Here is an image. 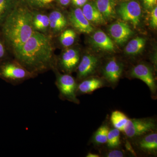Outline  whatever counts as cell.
Listing matches in <instances>:
<instances>
[{
  "instance_id": "obj_1",
  "label": "cell",
  "mask_w": 157,
  "mask_h": 157,
  "mask_svg": "<svg viewBox=\"0 0 157 157\" xmlns=\"http://www.w3.org/2000/svg\"><path fill=\"white\" fill-rule=\"evenodd\" d=\"M14 53L15 60L35 75L56 68L50 37L40 32L35 31Z\"/></svg>"
},
{
  "instance_id": "obj_2",
  "label": "cell",
  "mask_w": 157,
  "mask_h": 157,
  "mask_svg": "<svg viewBox=\"0 0 157 157\" xmlns=\"http://www.w3.org/2000/svg\"><path fill=\"white\" fill-rule=\"evenodd\" d=\"M33 18V12L27 7L17 4L4 21L2 25L3 36L13 50L26 42L36 31Z\"/></svg>"
},
{
  "instance_id": "obj_3",
  "label": "cell",
  "mask_w": 157,
  "mask_h": 157,
  "mask_svg": "<svg viewBox=\"0 0 157 157\" xmlns=\"http://www.w3.org/2000/svg\"><path fill=\"white\" fill-rule=\"evenodd\" d=\"M36 76L16 60L7 61L0 63V78L13 85L20 84Z\"/></svg>"
},
{
  "instance_id": "obj_4",
  "label": "cell",
  "mask_w": 157,
  "mask_h": 157,
  "mask_svg": "<svg viewBox=\"0 0 157 157\" xmlns=\"http://www.w3.org/2000/svg\"><path fill=\"white\" fill-rule=\"evenodd\" d=\"M156 119L154 117L129 118L123 133L129 140L150 132L156 131Z\"/></svg>"
},
{
  "instance_id": "obj_5",
  "label": "cell",
  "mask_w": 157,
  "mask_h": 157,
  "mask_svg": "<svg viewBox=\"0 0 157 157\" xmlns=\"http://www.w3.org/2000/svg\"><path fill=\"white\" fill-rule=\"evenodd\" d=\"M56 72L55 84L59 92V98L63 101H67L74 104H80L77 98V88L78 82L70 74H61Z\"/></svg>"
},
{
  "instance_id": "obj_6",
  "label": "cell",
  "mask_w": 157,
  "mask_h": 157,
  "mask_svg": "<svg viewBox=\"0 0 157 157\" xmlns=\"http://www.w3.org/2000/svg\"><path fill=\"white\" fill-rule=\"evenodd\" d=\"M133 149L137 153L144 155H157V132H150L130 140Z\"/></svg>"
},
{
  "instance_id": "obj_7",
  "label": "cell",
  "mask_w": 157,
  "mask_h": 157,
  "mask_svg": "<svg viewBox=\"0 0 157 157\" xmlns=\"http://www.w3.org/2000/svg\"><path fill=\"white\" fill-rule=\"evenodd\" d=\"M129 76L143 81L149 89L151 98L157 99V86L152 68L144 63L137 64L130 70Z\"/></svg>"
},
{
  "instance_id": "obj_8",
  "label": "cell",
  "mask_w": 157,
  "mask_h": 157,
  "mask_svg": "<svg viewBox=\"0 0 157 157\" xmlns=\"http://www.w3.org/2000/svg\"><path fill=\"white\" fill-rule=\"evenodd\" d=\"M124 70V65L117 59L108 60L102 68L103 78L109 86L114 89L119 81Z\"/></svg>"
},
{
  "instance_id": "obj_9",
  "label": "cell",
  "mask_w": 157,
  "mask_h": 157,
  "mask_svg": "<svg viewBox=\"0 0 157 157\" xmlns=\"http://www.w3.org/2000/svg\"><path fill=\"white\" fill-rule=\"evenodd\" d=\"M118 13L122 19L132 23L134 28L139 25L141 14L140 4L135 1L121 3Z\"/></svg>"
},
{
  "instance_id": "obj_10",
  "label": "cell",
  "mask_w": 157,
  "mask_h": 157,
  "mask_svg": "<svg viewBox=\"0 0 157 157\" xmlns=\"http://www.w3.org/2000/svg\"><path fill=\"white\" fill-rule=\"evenodd\" d=\"M100 64L99 58L92 54L83 56L76 68L77 82L93 76L98 70Z\"/></svg>"
},
{
  "instance_id": "obj_11",
  "label": "cell",
  "mask_w": 157,
  "mask_h": 157,
  "mask_svg": "<svg viewBox=\"0 0 157 157\" xmlns=\"http://www.w3.org/2000/svg\"><path fill=\"white\" fill-rule=\"evenodd\" d=\"M107 86L109 85L104 78L102 79L97 76H90L78 82L76 94L77 96L89 94L96 90Z\"/></svg>"
},
{
  "instance_id": "obj_12",
  "label": "cell",
  "mask_w": 157,
  "mask_h": 157,
  "mask_svg": "<svg viewBox=\"0 0 157 157\" xmlns=\"http://www.w3.org/2000/svg\"><path fill=\"white\" fill-rule=\"evenodd\" d=\"M69 19L72 26L80 33L90 34L94 30V28L85 17L80 8L72 10L69 14Z\"/></svg>"
},
{
  "instance_id": "obj_13",
  "label": "cell",
  "mask_w": 157,
  "mask_h": 157,
  "mask_svg": "<svg viewBox=\"0 0 157 157\" xmlns=\"http://www.w3.org/2000/svg\"><path fill=\"white\" fill-rule=\"evenodd\" d=\"M80 60L78 51L70 48L65 51L62 55L59 61V66L65 73L70 74L76 70Z\"/></svg>"
},
{
  "instance_id": "obj_14",
  "label": "cell",
  "mask_w": 157,
  "mask_h": 157,
  "mask_svg": "<svg viewBox=\"0 0 157 157\" xmlns=\"http://www.w3.org/2000/svg\"><path fill=\"white\" fill-rule=\"evenodd\" d=\"M110 35L118 44H122L128 41L133 33V31L127 23L117 21L110 25L109 29Z\"/></svg>"
},
{
  "instance_id": "obj_15",
  "label": "cell",
  "mask_w": 157,
  "mask_h": 157,
  "mask_svg": "<svg viewBox=\"0 0 157 157\" xmlns=\"http://www.w3.org/2000/svg\"><path fill=\"white\" fill-rule=\"evenodd\" d=\"M82 10L85 17L90 23L102 25L106 22V19L97 9L94 3H86Z\"/></svg>"
},
{
  "instance_id": "obj_16",
  "label": "cell",
  "mask_w": 157,
  "mask_h": 157,
  "mask_svg": "<svg viewBox=\"0 0 157 157\" xmlns=\"http://www.w3.org/2000/svg\"><path fill=\"white\" fill-rule=\"evenodd\" d=\"M97 9L105 19H113L116 16V0H94Z\"/></svg>"
},
{
  "instance_id": "obj_17",
  "label": "cell",
  "mask_w": 157,
  "mask_h": 157,
  "mask_svg": "<svg viewBox=\"0 0 157 157\" xmlns=\"http://www.w3.org/2000/svg\"><path fill=\"white\" fill-rule=\"evenodd\" d=\"M92 40L96 47L106 52H113L115 49L113 42L103 31L98 30L93 35Z\"/></svg>"
},
{
  "instance_id": "obj_18",
  "label": "cell",
  "mask_w": 157,
  "mask_h": 157,
  "mask_svg": "<svg viewBox=\"0 0 157 157\" xmlns=\"http://www.w3.org/2000/svg\"><path fill=\"white\" fill-rule=\"evenodd\" d=\"M110 128L107 122H105L93 134L91 141L94 145L100 146L107 143V135Z\"/></svg>"
},
{
  "instance_id": "obj_19",
  "label": "cell",
  "mask_w": 157,
  "mask_h": 157,
  "mask_svg": "<svg viewBox=\"0 0 157 157\" xmlns=\"http://www.w3.org/2000/svg\"><path fill=\"white\" fill-rule=\"evenodd\" d=\"M48 17L49 27L54 32H59L64 29L67 26V19L64 15L60 11H52Z\"/></svg>"
},
{
  "instance_id": "obj_20",
  "label": "cell",
  "mask_w": 157,
  "mask_h": 157,
  "mask_svg": "<svg viewBox=\"0 0 157 157\" xmlns=\"http://www.w3.org/2000/svg\"><path fill=\"white\" fill-rule=\"evenodd\" d=\"M129 119L123 112L119 110H114L113 111L110 116V123L113 128L123 133Z\"/></svg>"
},
{
  "instance_id": "obj_21",
  "label": "cell",
  "mask_w": 157,
  "mask_h": 157,
  "mask_svg": "<svg viewBox=\"0 0 157 157\" xmlns=\"http://www.w3.org/2000/svg\"><path fill=\"white\" fill-rule=\"evenodd\" d=\"M146 44V40L142 37H137L128 42L125 48V52L130 56H136L143 50Z\"/></svg>"
},
{
  "instance_id": "obj_22",
  "label": "cell",
  "mask_w": 157,
  "mask_h": 157,
  "mask_svg": "<svg viewBox=\"0 0 157 157\" xmlns=\"http://www.w3.org/2000/svg\"><path fill=\"white\" fill-rule=\"evenodd\" d=\"M33 25L35 31L44 32L49 27L48 16L42 13H33Z\"/></svg>"
},
{
  "instance_id": "obj_23",
  "label": "cell",
  "mask_w": 157,
  "mask_h": 157,
  "mask_svg": "<svg viewBox=\"0 0 157 157\" xmlns=\"http://www.w3.org/2000/svg\"><path fill=\"white\" fill-rule=\"evenodd\" d=\"M121 132L118 129L112 127L109 128L106 146L108 148H120L122 144Z\"/></svg>"
},
{
  "instance_id": "obj_24",
  "label": "cell",
  "mask_w": 157,
  "mask_h": 157,
  "mask_svg": "<svg viewBox=\"0 0 157 157\" xmlns=\"http://www.w3.org/2000/svg\"><path fill=\"white\" fill-rule=\"evenodd\" d=\"M17 4V0H0V25Z\"/></svg>"
},
{
  "instance_id": "obj_25",
  "label": "cell",
  "mask_w": 157,
  "mask_h": 157,
  "mask_svg": "<svg viewBox=\"0 0 157 157\" xmlns=\"http://www.w3.org/2000/svg\"><path fill=\"white\" fill-rule=\"evenodd\" d=\"M76 33L73 30L67 29L64 31L60 37V41L63 46L69 47L73 45L76 39Z\"/></svg>"
},
{
  "instance_id": "obj_26",
  "label": "cell",
  "mask_w": 157,
  "mask_h": 157,
  "mask_svg": "<svg viewBox=\"0 0 157 157\" xmlns=\"http://www.w3.org/2000/svg\"><path fill=\"white\" fill-rule=\"evenodd\" d=\"M102 156L106 157H124L127 156V152L120 148H108L101 152Z\"/></svg>"
},
{
  "instance_id": "obj_27",
  "label": "cell",
  "mask_w": 157,
  "mask_h": 157,
  "mask_svg": "<svg viewBox=\"0 0 157 157\" xmlns=\"http://www.w3.org/2000/svg\"><path fill=\"white\" fill-rule=\"evenodd\" d=\"M55 0H25L29 5L34 7L42 8L48 6Z\"/></svg>"
},
{
  "instance_id": "obj_28",
  "label": "cell",
  "mask_w": 157,
  "mask_h": 157,
  "mask_svg": "<svg viewBox=\"0 0 157 157\" xmlns=\"http://www.w3.org/2000/svg\"><path fill=\"white\" fill-rule=\"evenodd\" d=\"M150 24L152 27L156 29L157 27V7H154L151 14Z\"/></svg>"
},
{
  "instance_id": "obj_29",
  "label": "cell",
  "mask_w": 157,
  "mask_h": 157,
  "mask_svg": "<svg viewBox=\"0 0 157 157\" xmlns=\"http://www.w3.org/2000/svg\"><path fill=\"white\" fill-rule=\"evenodd\" d=\"M144 6L147 10H152L156 6L157 0H143Z\"/></svg>"
},
{
  "instance_id": "obj_30",
  "label": "cell",
  "mask_w": 157,
  "mask_h": 157,
  "mask_svg": "<svg viewBox=\"0 0 157 157\" xmlns=\"http://www.w3.org/2000/svg\"><path fill=\"white\" fill-rule=\"evenodd\" d=\"M88 0H71L74 6L76 7H82L87 3Z\"/></svg>"
},
{
  "instance_id": "obj_31",
  "label": "cell",
  "mask_w": 157,
  "mask_h": 157,
  "mask_svg": "<svg viewBox=\"0 0 157 157\" xmlns=\"http://www.w3.org/2000/svg\"><path fill=\"white\" fill-rule=\"evenodd\" d=\"M6 55V51L2 43L0 41V60L2 59Z\"/></svg>"
},
{
  "instance_id": "obj_32",
  "label": "cell",
  "mask_w": 157,
  "mask_h": 157,
  "mask_svg": "<svg viewBox=\"0 0 157 157\" xmlns=\"http://www.w3.org/2000/svg\"><path fill=\"white\" fill-rule=\"evenodd\" d=\"M60 5L63 6H67L70 4L71 0H57Z\"/></svg>"
},
{
  "instance_id": "obj_33",
  "label": "cell",
  "mask_w": 157,
  "mask_h": 157,
  "mask_svg": "<svg viewBox=\"0 0 157 157\" xmlns=\"http://www.w3.org/2000/svg\"><path fill=\"white\" fill-rule=\"evenodd\" d=\"M101 155L89 152L86 155V157H100Z\"/></svg>"
}]
</instances>
